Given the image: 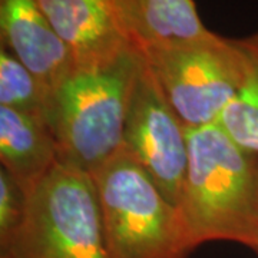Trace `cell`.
<instances>
[{"instance_id": "cell-3", "label": "cell", "mask_w": 258, "mask_h": 258, "mask_svg": "<svg viewBox=\"0 0 258 258\" xmlns=\"http://www.w3.org/2000/svg\"><path fill=\"white\" fill-rule=\"evenodd\" d=\"M92 176L112 258H186L192 252L178 207L125 149Z\"/></svg>"}, {"instance_id": "cell-2", "label": "cell", "mask_w": 258, "mask_h": 258, "mask_svg": "<svg viewBox=\"0 0 258 258\" xmlns=\"http://www.w3.org/2000/svg\"><path fill=\"white\" fill-rule=\"evenodd\" d=\"M142 55L129 47L113 62L75 68L50 95L47 123L59 164L95 175L123 147L132 86Z\"/></svg>"}, {"instance_id": "cell-7", "label": "cell", "mask_w": 258, "mask_h": 258, "mask_svg": "<svg viewBox=\"0 0 258 258\" xmlns=\"http://www.w3.org/2000/svg\"><path fill=\"white\" fill-rule=\"evenodd\" d=\"M0 46L28 68L49 96L76 68L36 0H0Z\"/></svg>"}, {"instance_id": "cell-11", "label": "cell", "mask_w": 258, "mask_h": 258, "mask_svg": "<svg viewBox=\"0 0 258 258\" xmlns=\"http://www.w3.org/2000/svg\"><path fill=\"white\" fill-rule=\"evenodd\" d=\"M234 42L242 57L244 79L218 123L241 147L258 155V30Z\"/></svg>"}, {"instance_id": "cell-4", "label": "cell", "mask_w": 258, "mask_h": 258, "mask_svg": "<svg viewBox=\"0 0 258 258\" xmlns=\"http://www.w3.org/2000/svg\"><path fill=\"white\" fill-rule=\"evenodd\" d=\"M0 258H112L91 174L57 164L29 195L26 217Z\"/></svg>"}, {"instance_id": "cell-14", "label": "cell", "mask_w": 258, "mask_h": 258, "mask_svg": "<svg viewBox=\"0 0 258 258\" xmlns=\"http://www.w3.org/2000/svg\"><path fill=\"white\" fill-rule=\"evenodd\" d=\"M254 251H255V254L258 255V244H257V247H255V249H254Z\"/></svg>"}, {"instance_id": "cell-12", "label": "cell", "mask_w": 258, "mask_h": 258, "mask_svg": "<svg viewBox=\"0 0 258 258\" xmlns=\"http://www.w3.org/2000/svg\"><path fill=\"white\" fill-rule=\"evenodd\" d=\"M49 93L28 68L0 46V106L47 119Z\"/></svg>"}, {"instance_id": "cell-13", "label": "cell", "mask_w": 258, "mask_h": 258, "mask_svg": "<svg viewBox=\"0 0 258 258\" xmlns=\"http://www.w3.org/2000/svg\"><path fill=\"white\" fill-rule=\"evenodd\" d=\"M30 194L3 168L0 169V245L18 232L26 217Z\"/></svg>"}, {"instance_id": "cell-10", "label": "cell", "mask_w": 258, "mask_h": 258, "mask_svg": "<svg viewBox=\"0 0 258 258\" xmlns=\"http://www.w3.org/2000/svg\"><path fill=\"white\" fill-rule=\"evenodd\" d=\"M0 162L29 194L59 164L46 118L0 106Z\"/></svg>"}, {"instance_id": "cell-8", "label": "cell", "mask_w": 258, "mask_h": 258, "mask_svg": "<svg viewBox=\"0 0 258 258\" xmlns=\"http://www.w3.org/2000/svg\"><path fill=\"white\" fill-rule=\"evenodd\" d=\"M57 36L69 47L76 68L111 63L132 47L112 0H36Z\"/></svg>"}, {"instance_id": "cell-1", "label": "cell", "mask_w": 258, "mask_h": 258, "mask_svg": "<svg viewBox=\"0 0 258 258\" xmlns=\"http://www.w3.org/2000/svg\"><path fill=\"white\" fill-rule=\"evenodd\" d=\"M178 210L194 249L210 241L258 244V155L220 123L188 131Z\"/></svg>"}, {"instance_id": "cell-5", "label": "cell", "mask_w": 258, "mask_h": 258, "mask_svg": "<svg viewBox=\"0 0 258 258\" xmlns=\"http://www.w3.org/2000/svg\"><path fill=\"white\" fill-rule=\"evenodd\" d=\"M142 56L186 131L218 123L240 93L244 63L231 37L214 33Z\"/></svg>"}, {"instance_id": "cell-6", "label": "cell", "mask_w": 258, "mask_h": 258, "mask_svg": "<svg viewBox=\"0 0 258 258\" xmlns=\"http://www.w3.org/2000/svg\"><path fill=\"white\" fill-rule=\"evenodd\" d=\"M186 134L142 56L129 98L122 149L147 171L176 207L188 165Z\"/></svg>"}, {"instance_id": "cell-9", "label": "cell", "mask_w": 258, "mask_h": 258, "mask_svg": "<svg viewBox=\"0 0 258 258\" xmlns=\"http://www.w3.org/2000/svg\"><path fill=\"white\" fill-rule=\"evenodd\" d=\"M128 43L139 53L211 37L194 0H112Z\"/></svg>"}]
</instances>
